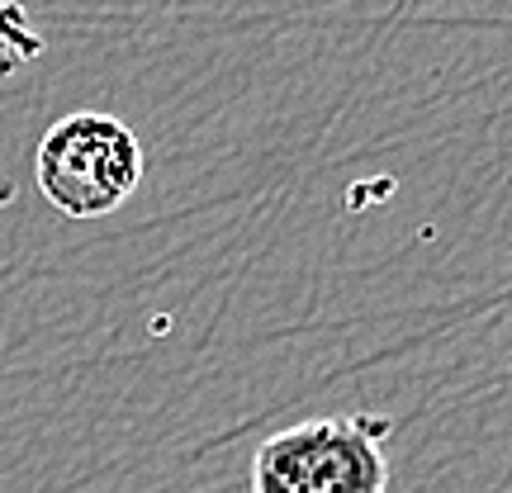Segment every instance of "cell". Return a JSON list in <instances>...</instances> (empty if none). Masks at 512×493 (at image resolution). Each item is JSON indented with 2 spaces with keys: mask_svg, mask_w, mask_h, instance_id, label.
<instances>
[{
  "mask_svg": "<svg viewBox=\"0 0 512 493\" xmlns=\"http://www.w3.org/2000/svg\"><path fill=\"white\" fill-rule=\"evenodd\" d=\"M389 418L342 413L275 432L252 456V493H384Z\"/></svg>",
  "mask_w": 512,
  "mask_h": 493,
  "instance_id": "6da1fadb",
  "label": "cell"
},
{
  "mask_svg": "<svg viewBox=\"0 0 512 493\" xmlns=\"http://www.w3.org/2000/svg\"><path fill=\"white\" fill-rule=\"evenodd\" d=\"M34 176L57 214L105 219L143 185V143L114 114L76 110L43 133Z\"/></svg>",
  "mask_w": 512,
  "mask_h": 493,
  "instance_id": "7a4b0ae2",
  "label": "cell"
}]
</instances>
